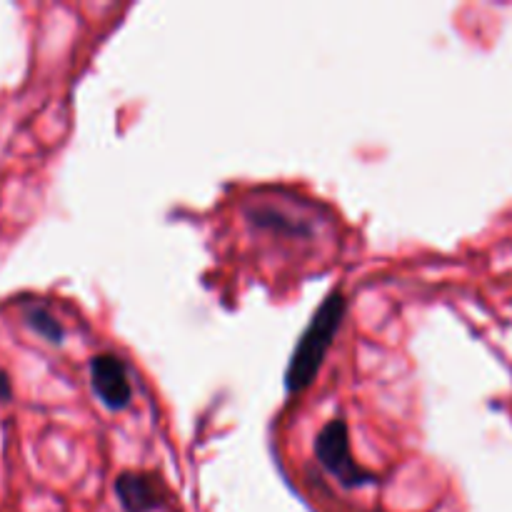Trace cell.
Returning <instances> with one entry per match:
<instances>
[{
    "instance_id": "obj_1",
    "label": "cell",
    "mask_w": 512,
    "mask_h": 512,
    "mask_svg": "<svg viewBox=\"0 0 512 512\" xmlns=\"http://www.w3.org/2000/svg\"><path fill=\"white\" fill-rule=\"evenodd\" d=\"M345 315V295L340 290L330 293L323 300V305L318 308V313L313 315V323L308 325V330L300 338L298 350L293 353V360L288 365V373H285V388L290 393H300V390L308 388L310 383L318 375L320 365H323L325 353L333 345L335 333L340 328V320Z\"/></svg>"
},
{
    "instance_id": "obj_5",
    "label": "cell",
    "mask_w": 512,
    "mask_h": 512,
    "mask_svg": "<svg viewBox=\"0 0 512 512\" xmlns=\"http://www.w3.org/2000/svg\"><path fill=\"white\" fill-rule=\"evenodd\" d=\"M28 323L35 333L43 335V338L50 340V343H60V340H63V328H60L58 320H55L48 310H43V308L30 310Z\"/></svg>"
},
{
    "instance_id": "obj_3",
    "label": "cell",
    "mask_w": 512,
    "mask_h": 512,
    "mask_svg": "<svg viewBox=\"0 0 512 512\" xmlns=\"http://www.w3.org/2000/svg\"><path fill=\"white\" fill-rule=\"evenodd\" d=\"M90 378H93V390L100 403L110 410L128 408L133 400V388H130L125 365L115 355H98L90 363Z\"/></svg>"
},
{
    "instance_id": "obj_2",
    "label": "cell",
    "mask_w": 512,
    "mask_h": 512,
    "mask_svg": "<svg viewBox=\"0 0 512 512\" xmlns=\"http://www.w3.org/2000/svg\"><path fill=\"white\" fill-rule=\"evenodd\" d=\"M315 455H318L320 465L330 475H335L345 488H363V485L375 483V475L360 468L353 460V453H350V433L343 420H330L320 430L318 440H315Z\"/></svg>"
},
{
    "instance_id": "obj_4",
    "label": "cell",
    "mask_w": 512,
    "mask_h": 512,
    "mask_svg": "<svg viewBox=\"0 0 512 512\" xmlns=\"http://www.w3.org/2000/svg\"><path fill=\"white\" fill-rule=\"evenodd\" d=\"M115 493L120 503L130 512H150L163 508L168 493L155 475L148 473H123L115 480Z\"/></svg>"
},
{
    "instance_id": "obj_6",
    "label": "cell",
    "mask_w": 512,
    "mask_h": 512,
    "mask_svg": "<svg viewBox=\"0 0 512 512\" xmlns=\"http://www.w3.org/2000/svg\"><path fill=\"white\" fill-rule=\"evenodd\" d=\"M10 398V380L8 375L0 370V400H8Z\"/></svg>"
}]
</instances>
